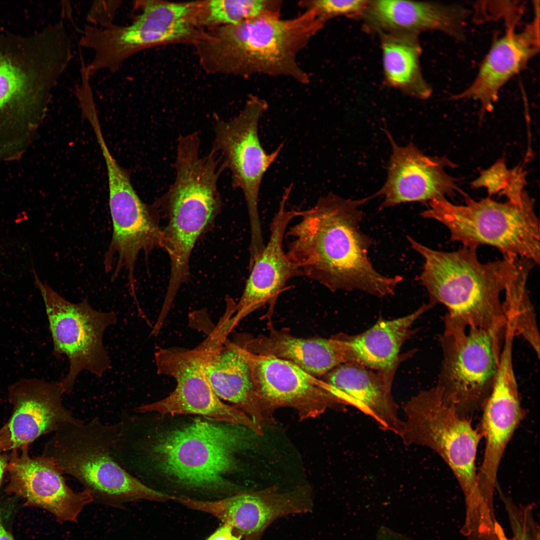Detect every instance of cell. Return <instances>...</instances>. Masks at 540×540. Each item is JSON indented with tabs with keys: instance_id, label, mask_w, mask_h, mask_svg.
Listing matches in <instances>:
<instances>
[{
	"instance_id": "obj_2",
	"label": "cell",
	"mask_w": 540,
	"mask_h": 540,
	"mask_svg": "<svg viewBox=\"0 0 540 540\" xmlns=\"http://www.w3.org/2000/svg\"><path fill=\"white\" fill-rule=\"evenodd\" d=\"M72 58L63 16L28 35L0 30V162L26 151Z\"/></svg>"
},
{
	"instance_id": "obj_15",
	"label": "cell",
	"mask_w": 540,
	"mask_h": 540,
	"mask_svg": "<svg viewBox=\"0 0 540 540\" xmlns=\"http://www.w3.org/2000/svg\"><path fill=\"white\" fill-rule=\"evenodd\" d=\"M514 342L503 344L500 366L494 385L482 411L478 430L485 440L484 458L477 472L478 484L482 500H494L497 475L508 444L526 416L519 393L513 364Z\"/></svg>"
},
{
	"instance_id": "obj_21",
	"label": "cell",
	"mask_w": 540,
	"mask_h": 540,
	"mask_svg": "<svg viewBox=\"0 0 540 540\" xmlns=\"http://www.w3.org/2000/svg\"><path fill=\"white\" fill-rule=\"evenodd\" d=\"M290 190L291 186L285 190L278 210L270 224L268 242L249 268L250 274L244 290L232 316L235 326L248 314L266 304H270V308L272 309L288 280L303 276L283 248L288 225L292 220L302 214V211L286 208Z\"/></svg>"
},
{
	"instance_id": "obj_20",
	"label": "cell",
	"mask_w": 540,
	"mask_h": 540,
	"mask_svg": "<svg viewBox=\"0 0 540 540\" xmlns=\"http://www.w3.org/2000/svg\"><path fill=\"white\" fill-rule=\"evenodd\" d=\"M392 147L388 177L382 188L372 196H384L380 208L406 202H424L452 196L461 192L456 180L445 168L456 165L445 157L426 156L413 143L399 146L385 131Z\"/></svg>"
},
{
	"instance_id": "obj_12",
	"label": "cell",
	"mask_w": 540,
	"mask_h": 540,
	"mask_svg": "<svg viewBox=\"0 0 540 540\" xmlns=\"http://www.w3.org/2000/svg\"><path fill=\"white\" fill-rule=\"evenodd\" d=\"M43 298L56 357L66 356L69 369L60 381L64 394H70L83 370L101 377L110 367L108 352L104 346L106 329L115 324L114 312H99L86 299L72 302L46 284L36 280Z\"/></svg>"
},
{
	"instance_id": "obj_18",
	"label": "cell",
	"mask_w": 540,
	"mask_h": 540,
	"mask_svg": "<svg viewBox=\"0 0 540 540\" xmlns=\"http://www.w3.org/2000/svg\"><path fill=\"white\" fill-rule=\"evenodd\" d=\"M64 394L60 382L24 378L10 385L12 412L0 428V453L30 446L62 424L78 420L63 404Z\"/></svg>"
},
{
	"instance_id": "obj_24",
	"label": "cell",
	"mask_w": 540,
	"mask_h": 540,
	"mask_svg": "<svg viewBox=\"0 0 540 540\" xmlns=\"http://www.w3.org/2000/svg\"><path fill=\"white\" fill-rule=\"evenodd\" d=\"M394 374L355 363L340 364L320 377L342 405L352 406L372 418L384 431L400 436L403 421L392 394Z\"/></svg>"
},
{
	"instance_id": "obj_1",
	"label": "cell",
	"mask_w": 540,
	"mask_h": 540,
	"mask_svg": "<svg viewBox=\"0 0 540 540\" xmlns=\"http://www.w3.org/2000/svg\"><path fill=\"white\" fill-rule=\"evenodd\" d=\"M372 196L342 198L332 192L302 211L290 227L286 254L302 276L332 292L357 290L378 297L392 295L402 276H388L373 266L368 250L373 242L360 230V208Z\"/></svg>"
},
{
	"instance_id": "obj_33",
	"label": "cell",
	"mask_w": 540,
	"mask_h": 540,
	"mask_svg": "<svg viewBox=\"0 0 540 540\" xmlns=\"http://www.w3.org/2000/svg\"><path fill=\"white\" fill-rule=\"evenodd\" d=\"M522 170L520 166L512 170L508 169L504 160L500 159L482 172L479 177L472 182V186L486 188L489 196L496 194L504 196L516 183Z\"/></svg>"
},
{
	"instance_id": "obj_10",
	"label": "cell",
	"mask_w": 540,
	"mask_h": 540,
	"mask_svg": "<svg viewBox=\"0 0 540 540\" xmlns=\"http://www.w3.org/2000/svg\"><path fill=\"white\" fill-rule=\"evenodd\" d=\"M140 12L130 24L100 28L87 24L81 30L80 46L90 50L88 68L92 76L116 72L138 52L162 42L179 40L192 32L194 4L156 0L140 2Z\"/></svg>"
},
{
	"instance_id": "obj_5",
	"label": "cell",
	"mask_w": 540,
	"mask_h": 540,
	"mask_svg": "<svg viewBox=\"0 0 540 540\" xmlns=\"http://www.w3.org/2000/svg\"><path fill=\"white\" fill-rule=\"evenodd\" d=\"M407 239L424 260L418 280L427 290L430 303L446 307L445 317L467 327L490 328L506 324L500 296L518 257L503 256L483 263L476 249L462 246L442 252L410 236Z\"/></svg>"
},
{
	"instance_id": "obj_32",
	"label": "cell",
	"mask_w": 540,
	"mask_h": 540,
	"mask_svg": "<svg viewBox=\"0 0 540 540\" xmlns=\"http://www.w3.org/2000/svg\"><path fill=\"white\" fill-rule=\"evenodd\" d=\"M499 492L512 535V540H540V528L534 519L532 507L516 504L500 490Z\"/></svg>"
},
{
	"instance_id": "obj_13",
	"label": "cell",
	"mask_w": 540,
	"mask_h": 540,
	"mask_svg": "<svg viewBox=\"0 0 540 540\" xmlns=\"http://www.w3.org/2000/svg\"><path fill=\"white\" fill-rule=\"evenodd\" d=\"M100 149L106 166L109 206L112 224V239L104 254V266L112 280L124 270L132 294L135 296L134 272L140 252L148 254L163 248L162 229L160 228L156 204L144 202L134 188L130 172L116 160L106 144Z\"/></svg>"
},
{
	"instance_id": "obj_22",
	"label": "cell",
	"mask_w": 540,
	"mask_h": 540,
	"mask_svg": "<svg viewBox=\"0 0 540 540\" xmlns=\"http://www.w3.org/2000/svg\"><path fill=\"white\" fill-rule=\"evenodd\" d=\"M232 332L220 318L207 336L204 370L214 391L248 415L262 430L266 420L254 382L248 351L235 340L228 339Z\"/></svg>"
},
{
	"instance_id": "obj_26",
	"label": "cell",
	"mask_w": 540,
	"mask_h": 540,
	"mask_svg": "<svg viewBox=\"0 0 540 540\" xmlns=\"http://www.w3.org/2000/svg\"><path fill=\"white\" fill-rule=\"evenodd\" d=\"M268 330V334L256 336H238L235 341L251 353L288 361L318 378L348 362L343 334L328 338H302L292 335L288 328L278 330L270 326Z\"/></svg>"
},
{
	"instance_id": "obj_14",
	"label": "cell",
	"mask_w": 540,
	"mask_h": 540,
	"mask_svg": "<svg viewBox=\"0 0 540 540\" xmlns=\"http://www.w3.org/2000/svg\"><path fill=\"white\" fill-rule=\"evenodd\" d=\"M208 344L206 338L192 349L170 348L157 350L154 359L158 374L172 378L176 386L166 398L142 405L137 412L198 414L242 426L257 436H262V430L248 415L236 406L224 403L214 391L204 370Z\"/></svg>"
},
{
	"instance_id": "obj_31",
	"label": "cell",
	"mask_w": 540,
	"mask_h": 540,
	"mask_svg": "<svg viewBox=\"0 0 540 540\" xmlns=\"http://www.w3.org/2000/svg\"><path fill=\"white\" fill-rule=\"evenodd\" d=\"M368 3V0H302L298 4L304 10L312 12L324 26L338 16L362 17Z\"/></svg>"
},
{
	"instance_id": "obj_4",
	"label": "cell",
	"mask_w": 540,
	"mask_h": 540,
	"mask_svg": "<svg viewBox=\"0 0 540 540\" xmlns=\"http://www.w3.org/2000/svg\"><path fill=\"white\" fill-rule=\"evenodd\" d=\"M324 26L310 11L284 20L265 16L220 26L198 42L204 64L213 71L240 76H286L308 84L298 56Z\"/></svg>"
},
{
	"instance_id": "obj_29",
	"label": "cell",
	"mask_w": 540,
	"mask_h": 540,
	"mask_svg": "<svg viewBox=\"0 0 540 540\" xmlns=\"http://www.w3.org/2000/svg\"><path fill=\"white\" fill-rule=\"evenodd\" d=\"M536 264L528 259L517 258L514 271L504 291L502 306L506 323L514 328L516 336L528 342L539 358V331L526 288L528 275Z\"/></svg>"
},
{
	"instance_id": "obj_6",
	"label": "cell",
	"mask_w": 540,
	"mask_h": 540,
	"mask_svg": "<svg viewBox=\"0 0 540 540\" xmlns=\"http://www.w3.org/2000/svg\"><path fill=\"white\" fill-rule=\"evenodd\" d=\"M120 430V422L106 424L98 417L88 422L80 419L66 422L53 432L42 454L88 490L94 502L120 507L138 500L174 499L148 486L114 458L112 448Z\"/></svg>"
},
{
	"instance_id": "obj_34",
	"label": "cell",
	"mask_w": 540,
	"mask_h": 540,
	"mask_svg": "<svg viewBox=\"0 0 540 540\" xmlns=\"http://www.w3.org/2000/svg\"><path fill=\"white\" fill-rule=\"evenodd\" d=\"M122 3L120 0L94 2L86 16L88 24L105 28L114 24V18Z\"/></svg>"
},
{
	"instance_id": "obj_19",
	"label": "cell",
	"mask_w": 540,
	"mask_h": 540,
	"mask_svg": "<svg viewBox=\"0 0 540 540\" xmlns=\"http://www.w3.org/2000/svg\"><path fill=\"white\" fill-rule=\"evenodd\" d=\"M184 504L188 508L214 516L247 540H260L266 529L276 520L310 510L312 499L308 486L288 492L271 488L240 492L214 501L186 498Z\"/></svg>"
},
{
	"instance_id": "obj_11",
	"label": "cell",
	"mask_w": 540,
	"mask_h": 540,
	"mask_svg": "<svg viewBox=\"0 0 540 540\" xmlns=\"http://www.w3.org/2000/svg\"><path fill=\"white\" fill-rule=\"evenodd\" d=\"M268 108L265 100L251 95L236 116L226 120L216 118L211 148L221 158L224 170L230 172L232 187L244 194L250 228V247L255 250L264 244L258 210L261 182L284 146L280 144L268 153L260 144L258 122Z\"/></svg>"
},
{
	"instance_id": "obj_9",
	"label": "cell",
	"mask_w": 540,
	"mask_h": 540,
	"mask_svg": "<svg viewBox=\"0 0 540 540\" xmlns=\"http://www.w3.org/2000/svg\"><path fill=\"white\" fill-rule=\"evenodd\" d=\"M442 358L436 388L459 416L482 410L498 370L506 324L467 327L444 317Z\"/></svg>"
},
{
	"instance_id": "obj_27",
	"label": "cell",
	"mask_w": 540,
	"mask_h": 540,
	"mask_svg": "<svg viewBox=\"0 0 540 540\" xmlns=\"http://www.w3.org/2000/svg\"><path fill=\"white\" fill-rule=\"evenodd\" d=\"M434 306L428 302L408 316L393 320H380L370 328L355 336L344 334L348 363L368 369L395 374L400 362L402 344L413 334L415 320Z\"/></svg>"
},
{
	"instance_id": "obj_3",
	"label": "cell",
	"mask_w": 540,
	"mask_h": 540,
	"mask_svg": "<svg viewBox=\"0 0 540 540\" xmlns=\"http://www.w3.org/2000/svg\"><path fill=\"white\" fill-rule=\"evenodd\" d=\"M254 436L242 426L198 420L152 440L124 434L118 452L128 471L144 465L183 487L224 492L234 488L226 476L236 468V454L248 448Z\"/></svg>"
},
{
	"instance_id": "obj_36",
	"label": "cell",
	"mask_w": 540,
	"mask_h": 540,
	"mask_svg": "<svg viewBox=\"0 0 540 540\" xmlns=\"http://www.w3.org/2000/svg\"><path fill=\"white\" fill-rule=\"evenodd\" d=\"M377 540H410L386 528H382L378 533Z\"/></svg>"
},
{
	"instance_id": "obj_37",
	"label": "cell",
	"mask_w": 540,
	"mask_h": 540,
	"mask_svg": "<svg viewBox=\"0 0 540 540\" xmlns=\"http://www.w3.org/2000/svg\"><path fill=\"white\" fill-rule=\"evenodd\" d=\"M9 454H0V488L6 472H7Z\"/></svg>"
},
{
	"instance_id": "obj_25",
	"label": "cell",
	"mask_w": 540,
	"mask_h": 540,
	"mask_svg": "<svg viewBox=\"0 0 540 540\" xmlns=\"http://www.w3.org/2000/svg\"><path fill=\"white\" fill-rule=\"evenodd\" d=\"M468 10L458 4L398 0L368 1L362 16L371 29L380 32L417 34L426 30L443 32L464 40Z\"/></svg>"
},
{
	"instance_id": "obj_23",
	"label": "cell",
	"mask_w": 540,
	"mask_h": 540,
	"mask_svg": "<svg viewBox=\"0 0 540 540\" xmlns=\"http://www.w3.org/2000/svg\"><path fill=\"white\" fill-rule=\"evenodd\" d=\"M517 22L508 23L504 34L492 43L472 83L451 99L478 101L480 116L492 110L502 88L540 50L539 10L520 31L516 28Z\"/></svg>"
},
{
	"instance_id": "obj_17",
	"label": "cell",
	"mask_w": 540,
	"mask_h": 540,
	"mask_svg": "<svg viewBox=\"0 0 540 540\" xmlns=\"http://www.w3.org/2000/svg\"><path fill=\"white\" fill-rule=\"evenodd\" d=\"M28 449L24 446L9 454L5 492L22 498L24 506L50 512L59 523L76 522L84 508L94 502L92 494L86 489L73 490L52 459L42 454L32 457Z\"/></svg>"
},
{
	"instance_id": "obj_16",
	"label": "cell",
	"mask_w": 540,
	"mask_h": 540,
	"mask_svg": "<svg viewBox=\"0 0 540 540\" xmlns=\"http://www.w3.org/2000/svg\"><path fill=\"white\" fill-rule=\"evenodd\" d=\"M257 392L266 422L276 410L295 409L300 420L316 418L342 406L328 384L296 365L272 356L248 351Z\"/></svg>"
},
{
	"instance_id": "obj_7",
	"label": "cell",
	"mask_w": 540,
	"mask_h": 540,
	"mask_svg": "<svg viewBox=\"0 0 540 540\" xmlns=\"http://www.w3.org/2000/svg\"><path fill=\"white\" fill-rule=\"evenodd\" d=\"M400 437L408 446H419L438 454L454 474L465 504L464 526L479 530L490 525L494 514L484 505L477 480L476 458L482 436L470 419L459 416L442 399L435 387L420 391L404 407Z\"/></svg>"
},
{
	"instance_id": "obj_38",
	"label": "cell",
	"mask_w": 540,
	"mask_h": 540,
	"mask_svg": "<svg viewBox=\"0 0 540 540\" xmlns=\"http://www.w3.org/2000/svg\"><path fill=\"white\" fill-rule=\"evenodd\" d=\"M0 540H14L10 534L3 526L0 519Z\"/></svg>"
},
{
	"instance_id": "obj_8",
	"label": "cell",
	"mask_w": 540,
	"mask_h": 540,
	"mask_svg": "<svg viewBox=\"0 0 540 540\" xmlns=\"http://www.w3.org/2000/svg\"><path fill=\"white\" fill-rule=\"evenodd\" d=\"M429 206L421 216L442 224L450 240L476 250L482 245L492 246L503 256L540 264V221L528 194L520 202H500L488 196L479 201L468 198L464 205H456L443 198L430 202Z\"/></svg>"
},
{
	"instance_id": "obj_35",
	"label": "cell",
	"mask_w": 540,
	"mask_h": 540,
	"mask_svg": "<svg viewBox=\"0 0 540 540\" xmlns=\"http://www.w3.org/2000/svg\"><path fill=\"white\" fill-rule=\"evenodd\" d=\"M206 540H247L230 526L224 524Z\"/></svg>"
},
{
	"instance_id": "obj_30",
	"label": "cell",
	"mask_w": 540,
	"mask_h": 540,
	"mask_svg": "<svg viewBox=\"0 0 540 540\" xmlns=\"http://www.w3.org/2000/svg\"><path fill=\"white\" fill-rule=\"evenodd\" d=\"M282 1L278 0H212L201 7L204 25L229 26L259 17H280Z\"/></svg>"
},
{
	"instance_id": "obj_28",
	"label": "cell",
	"mask_w": 540,
	"mask_h": 540,
	"mask_svg": "<svg viewBox=\"0 0 540 540\" xmlns=\"http://www.w3.org/2000/svg\"><path fill=\"white\" fill-rule=\"evenodd\" d=\"M380 33L384 73L388 84L416 98H428L432 91L422 73V50L417 36L402 32Z\"/></svg>"
}]
</instances>
